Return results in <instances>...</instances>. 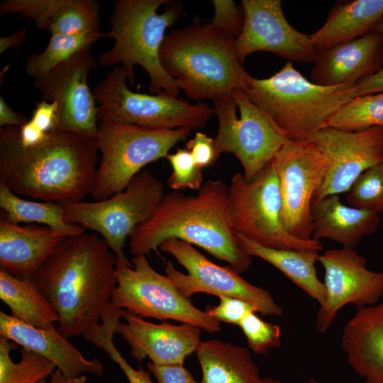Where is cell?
Returning a JSON list of instances; mask_svg holds the SVG:
<instances>
[{"mask_svg": "<svg viewBox=\"0 0 383 383\" xmlns=\"http://www.w3.org/2000/svg\"><path fill=\"white\" fill-rule=\"evenodd\" d=\"M118 259L94 233L65 238L33 279L59 316L57 331L65 338L97 328L112 305Z\"/></svg>", "mask_w": 383, "mask_h": 383, "instance_id": "1", "label": "cell"}, {"mask_svg": "<svg viewBox=\"0 0 383 383\" xmlns=\"http://www.w3.org/2000/svg\"><path fill=\"white\" fill-rule=\"evenodd\" d=\"M96 140L53 129L23 145L18 126L0 128V184L19 196L77 202L91 194L98 161Z\"/></svg>", "mask_w": 383, "mask_h": 383, "instance_id": "2", "label": "cell"}, {"mask_svg": "<svg viewBox=\"0 0 383 383\" xmlns=\"http://www.w3.org/2000/svg\"><path fill=\"white\" fill-rule=\"evenodd\" d=\"M170 238L203 248L239 274L252 264L238 243L229 215L228 186L221 179L206 181L196 195L166 193L151 218L130 235L129 250L146 256Z\"/></svg>", "mask_w": 383, "mask_h": 383, "instance_id": "3", "label": "cell"}, {"mask_svg": "<svg viewBox=\"0 0 383 383\" xmlns=\"http://www.w3.org/2000/svg\"><path fill=\"white\" fill-rule=\"evenodd\" d=\"M234 41L210 22L174 29L161 45L160 63L192 100L230 97L243 90L248 74Z\"/></svg>", "mask_w": 383, "mask_h": 383, "instance_id": "4", "label": "cell"}, {"mask_svg": "<svg viewBox=\"0 0 383 383\" xmlns=\"http://www.w3.org/2000/svg\"><path fill=\"white\" fill-rule=\"evenodd\" d=\"M356 87L316 84L287 61L267 79L248 73L243 91L283 135L300 139L326 127L337 111L357 97Z\"/></svg>", "mask_w": 383, "mask_h": 383, "instance_id": "5", "label": "cell"}, {"mask_svg": "<svg viewBox=\"0 0 383 383\" xmlns=\"http://www.w3.org/2000/svg\"><path fill=\"white\" fill-rule=\"evenodd\" d=\"M182 10V2L170 3L168 0L115 1L109 18L111 25L109 38L114 44L99 56V65L121 63L131 86L135 83L134 67L139 65L149 75L150 94L165 91L177 98L180 89L162 67L159 52L165 30L178 19Z\"/></svg>", "mask_w": 383, "mask_h": 383, "instance_id": "6", "label": "cell"}, {"mask_svg": "<svg viewBox=\"0 0 383 383\" xmlns=\"http://www.w3.org/2000/svg\"><path fill=\"white\" fill-rule=\"evenodd\" d=\"M191 130L98 121L96 143L101 160L90 194L93 199L104 200L123 191L144 166L165 157Z\"/></svg>", "mask_w": 383, "mask_h": 383, "instance_id": "7", "label": "cell"}, {"mask_svg": "<svg viewBox=\"0 0 383 383\" xmlns=\"http://www.w3.org/2000/svg\"><path fill=\"white\" fill-rule=\"evenodd\" d=\"M165 194L163 184L151 172L141 170L123 191L106 199L60 204L67 223L100 234L118 262L131 267L123 251L126 240L139 225L151 218Z\"/></svg>", "mask_w": 383, "mask_h": 383, "instance_id": "8", "label": "cell"}, {"mask_svg": "<svg viewBox=\"0 0 383 383\" xmlns=\"http://www.w3.org/2000/svg\"><path fill=\"white\" fill-rule=\"evenodd\" d=\"M125 66L113 67L93 91L98 121L177 129L204 127L215 114L207 104H190L165 91L148 94L131 91L126 86Z\"/></svg>", "mask_w": 383, "mask_h": 383, "instance_id": "9", "label": "cell"}, {"mask_svg": "<svg viewBox=\"0 0 383 383\" xmlns=\"http://www.w3.org/2000/svg\"><path fill=\"white\" fill-rule=\"evenodd\" d=\"M228 189L229 215L237 233L273 249L323 250L319 240H301L285 230L279 179L272 160L252 181L235 173Z\"/></svg>", "mask_w": 383, "mask_h": 383, "instance_id": "10", "label": "cell"}, {"mask_svg": "<svg viewBox=\"0 0 383 383\" xmlns=\"http://www.w3.org/2000/svg\"><path fill=\"white\" fill-rule=\"evenodd\" d=\"M131 262V267L116 264L113 305L143 318L174 320L211 333L221 331L220 322L197 309L167 275L152 267L145 255L133 256Z\"/></svg>", "mask_w": 383, "mask_h": 383, "instance_id": "11", "label": "cell"}, {"mask_svg": "<svg viewBox=\"0 0 383 383\" xmlns=\"http://www.w3.org/2000/svg\"><path fill=\"white\" fill-rule=\"evenodd\" d=\"M218 129L214 138L217 155L233 153L248 181L255 179L274 158L287 138L242 90L215 100Z\"/></svg>", "mask_w": 383, "mask_h": 383, "instance_id": "12", "label": "cell"}, {"mask_svg": "<svg viewBox=\"0 0 383 383\" xmlns=\"http://www.w3.org/2000/svg\"><path fill=\"white\" fill-rule=\"evenodd\" d=\"M282 197L285 230L301 240L313 233L311 204L329 166L325 153L307 138L287 139L272 159Z\"/></svg>", "mask_w": 383, "mask_h": 383, "instance_id": "13", "label": "cell"}, {"mask_svg": "<svg viewBox=\"0 0 383 383\" xmlns=\"http://www.w3.org/2000/svg\"><path fill=\"white\" fill-rule=\"evenodd\" d=\"M161 251L172 255L187 274L178 271L171 261L166 263V275L178 290L187 298L196 293L239 298L255 306L263 316H277L282 309L274 301L271 294L255 286L231 266H220L209 260L192 245L170 238L160 246Z\"/></svg>", "mask_w": 383, "mask_h": 383, "instance_id": "14", "label": "cell"}, {"mask_svg": "<svg viewBox=\"0 0 383 383\" xmlns=\"http://www.w3.org/2000/svg\"><path fill=\"white\" fill-rule=\"evenodd\" d=\"M95 65L87 47L35 79L34 84L43 100L57 105L55 129L96 140L97 104L87 84Z\"/></svg>", "mask_w": 383, "mask_h": 383, "instance_id": "15", "label": "cell"}, {"mask_svg": "<svg viewBox=\"0 0 383 383\" xmlns=\"http://www.w3.org/2000/svg\"><path fill=\"white\" fill-rule=\"evenodd\" d=\"M305 138L316 143L329 161L325 179L313 196L315 201L348 192L362 172L383 162V127L348 131L326 126Z\"/></svg>", "mask_w": 383, "mask_h": 383, "instance_id": "16", "label": "cell"}, {"mask_svg": "<svg viewBox=\"0 0 383 383\" xmlns=\"http://www.w3.org/2000/svg\"><path fill=\"white\" fill-rule=\"evenodd\" d=\"M318 262L325 271L326 290V300L316 315L318 332L328 330L346 304L372 306L383 296V272L368 270L366 259L355 249L328 250L320 255Z\"/></svg>", "mask_w": 383, "mask_h": 383, "instance_id": "17", "label": "cell"}, {"mask_svg": "<svg viewBox=\"0 0 383 383\" xmlns=\"http://www.w3.org/2000/svg\"><path fill=\"white\" fill-rule=\"evenodd\" d=\"M244 23L233 44L241 63L256 51H267L289 62H314L317 51L310 36L286 19L280 0H242Z\"/></svg>", "mask_w": 383, "mask_h": 383, "instance_id": "18", "label": "cell"}, {"mask_svg": "<svg viewBox=\"0 0 383 383\" xmlns=\"http://www.w3.org/2000/svg\"><path fill=\"white\" fill-rule=\"evenodd\" d=\"M121 318L125 322L118 323L116 333L139 362L148 357L157 365H183L201 342V330L190 324L152 323L125 310Z\"/></svg>", "mask_w": 383, "mask_h": 383, "instance_id": "19", "label": "cell"}, {"mask_svg": "<svg viewBox=\"0 0 383 383\" xmlns=\"http://www.w3.org/2000/svg\"><path fill=\"white\" fill-rule=\"evenodd\" d=\"M383 37L371 30L316 53L311 82L321 86L356 84L381 67Z\"/></svg>", "mask_w": 383, "mask_h": 383, "instance_id": "20", "label": "cell"}, {"mask_svg": "<svg viewBox=\"0 0 383 383\" xmlns=\"http://www.w3.org/2000/svg\"><path fill=\"white\" fill-rule=\"evenodd\" d=\"M67 238L50 227L21 226L1 215V270L18 279L33 281L47 259Z\"/></svg>", "mask_w": 383, "mask_h": 383, "instance_id": "21", "label": "cell"}, {"mask_svg": "<svg viewBox=\"0 0 383 383\" xmlns=\"http://www.w3.org/2000/svg\"><path fill=\"white\" fill-rule=\"evenodd\" d=\"M0 335L48 359L70 378L84 373L101 376L104 372L99 359L85 358L57 328L35 327L1 311Z\"/></svg>", "mask_w": 383, "mask_h": 383, "instance_id": "22", "label": "cell"}, {"mask_svg": "<svg viewBox=\"0 0 383 383\" xmlns=\"http://www.w3.org/2000/svg\"><path fill=\"white\" fill-rule=\"evenodd\" d=\"M341 347L364 383H383V302L357 307L343 328Z\"/></svg>", "mask_w": 383, "mask_h": 383, "instance_id": "23", "label": "cell"}, {"mask_svg": "<svg viewBox=\"0 0 383 383\" xmlns=\"http://www.w3.org/2000/svg\"><path fill=\"white\" fill-rule=\"evenodd\" d=\"M100 3L94 0H5L0 14L15 13L52 34L99 30Z\"/></svg>", "mask_w": 383, "mask_h": 383, "instance_id": "24", "label": "cell"}, {"mask_svg": "<svg viewBox=\"0 0 383 383\" xmlns=\"http://www.w3.org/2000/svg\"><path fill=\"white\" fill-rule=\"evenodd\" d=\"M311 217L313 239H329L351 249L379 225V213L345 205L338 195L313 200Z\"/></svg>", "mask_w": 383, "mask_h": 383, "instance_id": "25", "label": "cell"}, {"mask_svg": "<svg viewBox=\"0 0 383 383\" xmlns=\"http://www.w3.org/2000/svg\"><path fill=\"white\" fill-rule=\"evenodd\" d=\"M383 17V0H353L338 3L323 26L310 35L318 52L361 37Z\"/></svg>", "mask_w": 383, "mask_h": 383, "instance_id": "26", "label": "cell"}, {"mask_svg": "<svg viewBox=\"0 0 383 383\" xmlns=\"http://www.w3.org/2000/svg\"><path fill=\"white\" fill-rule=\"evenodd\" d=\"M201 370L199 383H262L250 351L218 339L200 343L196 350Z\"/></svg>", "mask_w": 383, "mask_h": 383, "instance_id": "27", "label": "cell"}, {"mask_svg": "<svg viewBox=\"0 0 383 383\" xmlns=\"http://www.w3.org/2000/svg\"><path fill=\"white\" fill-rule=\"evenodd\" d=\"M236 234L241 248L248 255L260 257L273 265L320 305L325 301L326 287L318 279L315 267L319 251L270 248Z\"/></svg>", "mask_w": 383, "mask_h": 383, "instance_id": "28", "label": "cell"}, {"mask_svg": "<svg viewBox=\"0 0 383 383\" xmlns=\"http://www.w3.org/2000/svg\"><path fill=\"white\" fill-rule=\"evenodd\" d=\"M0 298L18 320L40 328L55 327L59 316L32 281L0 270Z\"/></svg>", "mask_w": 383, "mask_h": 383, "instance_id": "29", "label": "cell"}, {"mask_svg": "<svg viewBox=\"0 0 383 383\" xmlns=\"http://www.w3.org/2000/svg\"><path fill=\"white\" fill-rule=\"evenodd\" d=\"M1 215L12 223H36L50 227L67 238L79 235L86 229L81 226L67 223L60 203L33 201L23 199L0 184Z\"/></svg>", "mask_w": 383, "mask_h": 383, "instance_id": "30", "label": "cell"}, {"mask_svg": "<svg viewBox=\"0 0 383 383\" xmlns=\"http://www.w3.org/2000/svg\"><path fill=\"white\" fill-rule=\"evenodd\" d=\"M107 37L109 32L87 30L72 34H52L45 49L31 53L26 60V73L36 79L80 50L90 47L98 40Z\"/></svg>", "mask_w": 383, "mask_h": 383, "instance_id": "31", "label": "cell"}, {"mask_svg": "<svg viewBox=\"0 0 383 383\" xmlns=\"http://www.w3.org/2000/svg\"><path fill=\"white\" fill-rule=\"evenodd\" d=\"M16 348V343L0 337V383H38L57 369L48 359L23 348L21 360L13 362L10 354Z\"/></svg>", "mask_w": 383, "mask_h": 383, "instance_id": "32", "label": "cell"}, {"mask_svg": "<svg viewBox=\"0 0 383 383\" xmlns=\"http://www.w3.org/2000/svg\"><path fill=\"white\" fill-rule=\"evenodd\" d=\"M327 126L348 131L383 127V92L353 99L331 116Z\"/></svg>", "mask_w": 383, "mask_h": 383, "instance_id": "33", "label": "cell"}, {"mask_svg": "<svg viewBox=\"0 0 383 383\" xmlns=\"http://www.w3.org/2000/svg\"><path fill=\"white\" fill-rule=\"evenodd\" d=\"M123 310L113 305L102 318L101 325L86 335L84 338L97 348L104 350L125 374L129 383H153L150 372L142 367H132L115 347L113 334L120 323Z\"/></svg>", "mask_w": 383, "mask_h": 383, "instance_id": "34", "label": "cell"}, {"mask_svg": "<svg viewBox=\"0 0 383 383\" xmlns=\"http://www.w3.org/2000/svg\"><path fill=\"white\" fill-rule=\"evenodd\" d=\"M346 201L354 208L383 213V162L370 167L357 178Z\"/></svg>", "mask_w": 383, "mask_h": 383, "instance_id": "35", "label": "cell"}, {"mask_svg": "<svg viewBox=\"0 0 383 383\" xmlns=\"http://www.w3.org/2000/svg\"><path fill=\"white\" fill-rule=\"evenodd\" d=\"M165 158L170 162L172 172L167 184L174 191L189 188L199 190L203 182V172L187 148H179L176 152L168 154Z\"/></svg>", "mask_w": 383, "mask_h": 383, "instance_id": "36", "label": "cell"}, {"mask_svg": "<svg viewBox=\"0 0 383 383\" xmlns=\"http://www.w3.org/2000/svg\"><path fill=\"white\" fill-rule=\"evenodd\" d=\"M250 349L265 355L281 345V329L278 325L263 321L255 312L249 313L240 323Z\"/></svg>", "mask_w": 383, "mask_h": 383, "instance_id": "37", "label": "cell"}, {"mask_svg": "<svg viewBox=\"0 0 383 383\" xmlns=\"http://www.w3.org/2000/svg\"><path fill=\"white\" fill-rule=\"evenodd\" d=\"M212 4L214 15L209 22L235 40L241 33L244 23L242 6H237L233 0H213Z\"/></svg>", "mask_w": 383, "mask_h": 383, "instance_id": "38", "label": "cell"}, {"mask_svg": "<svg viewBox=\"0 0 383 383\" xmlns=\"http://www.w3.org/2000/svg\"><path fill=\"white\" fill-rule=\"evenodd\" d=\"M216 306H207L206 313L219 322L239 326L250 313L258 312L257 308L248 301L232 296H221Z\"/></svg>", "mask_w": 383, "mask_h": 383, "instance_id": "39", "label": "cell"}, {"mask_svg": "<svg viewBox=\"0 0 383 383\" xmlns=\"http://www.w3.org/2000/svg\"><path fill=\"white\" fill-rule=\"evenodd\" d=\"M186 145V148L201 169L213 165L219 157L216 151L214 138L209 137L204 133L196 132Z\"/></svg>", "mask_w": 383, "mask_h": 383, "instance_id": "40", "label": "cell"}, {"mask_svg": "<svg viewBox=\"0 0 383 383\" xmlns=\"http://www.w3.org/2000/svg\"><path fill=\"white\" fill-rule=\"evenodd\" d=\"M147 368L157 383H199L181 364L157 365L149 362Z\"/></svg>", "mask_w": 383, "mask_h": 383, "instance_id": "41", "label": "cell"}, {"mask_svg": "<svg viewBox=\"0 0 383 383\" xmlns=\"http://www.w3.org/2000/svg\"><path fill=\"white\" fill-rule=\"evenodd\" d=\"M28 123L43 134H47L56 128L57 105L55 103L42 100L37 102Z\"/></svg>", "mask_w": 383, "mask_h": 383, "instance_id": "42", "label": "cell"}, {"mask_svg": "<svg viewBox=\"0 0 383 383\" xmlns=\"http://www.w3.org/2000/svg\"><path fill=\"white\" fill-rule=\"evenodd\" d=\"M383 92V66L372 74L361 79L357 84L356 96Z\"/></svg>", "mask_w": 383, "mask_h": 383, "instance_id": "43", "label": "cell"}, {"mask_svg": "<svg viewBox=\"0 0 383 383\" xmlns=\"http://www.w3.org/2000/svg\"><path fill=\"white\" fill-rule=\"evenodd\" d=\"M26 116L14 111L0 96V126H21L27 122Z\"/></svg>", "mask_w": 383, "mask_h": 383, "instance_id": "44", "label": "cell"}, {"mask_svg": "<svg viewBox=\"0 0 383 383\" xmlns=\"http://www.w3.org/2000/svg\"><path fill=\"white\" fill-rule=\"evenodd\" d=\"M27 28L18 30L10 36L0 38V53H3L9 48H19L25 42Z\"/></svg>", "mask_w": 383, "mask_h": 383, "instance_id": "45", "label": "cell"}, {"mask_svg": "<svg viewBox=\"0 0 383 383\" xmlns=\"http://www.w3.org/2000/svg\"><path fill=\"white\" fill-rule=\"evenodd\" d=\"M87 378L86 375L82 374L75 378H70L65 376L59 369L50 375V383H86ZM38 383H47L45 379H43Z\"/></svg>", "mask_w": 383, "mask_h": 383, "instance_id": "46", "label": "cell"}, {"mask_svg": "<svg viewBox=\"0 0 383 383\" xmlns=\"http://www.w3.org/2000/svg\"><path fill=\"white\" fill-rule=\"evenodd\" d=\"M372 30L379 33L383 37V17L372 28ZM381 63H382V66H383V47H382V52Z\"/></svg>", "mask_w": 383, "mask_h": 383, "instance_id": "47", "label": "cell"}, {"mask_svg": "<svg viewBox=\"0 0 383 383\" xmlns=\"http://www.w3.org/2000/svg\"><path fill=\"white\" fill-rule=\"evenodd\" d=\"M262 383H282L279 379L272 378H264Z\"/></svg>", "mask_w": 383, "mask_h": 383, "instance_id": "48", "label": "cell"}, {"mask_svg": "<svg viewBox=\"0 0 383 383\" xmlns=\"http://www.w3.org/2000/svg\"><path fill=\"white\" fill-rule=\"evenodd\" d=\"M309 383H317L315 380L311 379Z\"/></svg>", "mask_w": 383, "mask_h": 383, "instance_id": "49", "label": "cell"}]
</instances>
